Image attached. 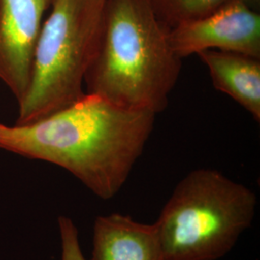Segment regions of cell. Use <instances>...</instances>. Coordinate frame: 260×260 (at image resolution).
<instances>
[{
    "mask_svg": "<svg viewBox=\"0 0 260 260\" xmlns=\"http://www.w3.org/2000/svg\"><path fill=\"white\" fill-rule=\"evenodd\" d=\"M155 116L86 93L39 121L0 122V149L63 168L107 201L125 184L152 132Z\"/></svg>",
    "mask_w": 260,
    "mask_h": 260,
    "instance_id": "6da1fadb",
    "label": "cell"
},
{
    "mask_svg": "<svg viewBox=\"0 0 260 260\" xmlns=\"http://www.w3.org/2000/svg\"><path fill=\"white\" fill-rule=\"evenodd\" d=\"M170 29L150 0H106L98 47L85 76L87 93L131 109L163 111L180 75Z\"/></svg>",
    "mask_w": 260,
    "mask_h": 260,
    "instance_id": "7a4b0ae2",
    "label": "cell"
},
{
    "mask_svg": "<svg viewBox=\"0 0 260 260\" xmlns=\"http://www.w3.org/2000/svg\"><path fill=\"white\" fill-rule=\"evenodd\" d=\"M257 199L213 169H197L175 188L155 222L161 260H218L253 221Z\"/></svg>",
    "mask_w": 260,
    "mask_h": 260,
    "instance_id": "3957f363",
    "label": "cell"
},
{
    "mask_svg": "<svg viewBox=\"0 0 260 260\" xmlns=\"http://www.w3.org/2000/svg\"><path fill=\"white\" fill-rule=\"evenodd\" d=\"M106 0H54L35 48L15 124L39 121L80 100L100 39Z\"/></svg>",
    "mask_w": 260,
    "mask_h": 260,
    "instance_id": "277c9868",
    "label": "cell"
},
{
    "mask_svg": "<svg viewBox=\"0 0 260 260\" xmlns=\"http://www.w3.org/2000/svg\"><path fill=\"white\" fill-rule=\"evenodd\" d=\"M169 41L180 59L207 49L260 58L259 12L231 0L205 17L171 28Z\"/></svg>",
    "mask_w": 260,
    "mask_h": 260,
    "instance_id": "5b68a950",
    "label": "cell"
},
{
    "mask_svg": "<svg viewBox=\"0 0 260 260\" xmlns=\"http://www.w3.org/2000/svg\"><path fill=\"white\" fill-rule=\"evenodd\" d=\"M54 0H0V79L18 103L27 92L43 19Z\"/></svg>",
    "mask_w": 260,
    "mask_h": 260,
    "instance_id": "8992f818",
    "label": "cell"
},
{
    "mask_svg": "<svg viewBox=\"0 0 260 260\" xmlns=\"http://www.w3.org/2000/svg\"><path fill=\"white\" fill-rule=\"evenodd\" d=\"M91 260H161L155 223H139L120 213L98 216Z\"/></svg>",
    "mask_w": 260,
    "mask_h": 260,
    "instance_id": "52a82bcc",
    "label": "cell"
},
{
    "mask_svg": "<svg viewBox=\"0 0 260 260\" xmlns=\"http://www.w3.org/2000/svg\"><path fill=\"white\" fill-rule=\"evenodd\" d=\"M206 66L215 88L229 94L260 121L259 58L207 49L198 53Z\"/></svg>",
    "mask_w": 260,
    "mask_h": 260,
    "instance_id": "ba28073f",
    "label": "cell"
},
{
    "mask_svg": "<svg viewBox=\"0 0 260 260\" xmlns=\"http://www.w3.org/2000/svg\"><path fill=\"white\" fill-rule=\"evenodd\" d=\"M231 0H152L158 19L169 29L185 21L201 19Z\"/></svg>",
    "mask_w": 260,
    "mask_h": 260,
    "instance_id": "9c48e42d",
    "label": "cell"
},
{
    "mask_svg": "<svg viewBox=\"0 0 260 260\" xmlns=\"http://www.w3.org/2000/svg\"><path fill=\"white\" fill-rule=\"evenodd\" d=\"M58 224L62 245V260H86L81 251L78 230L73 220L60 216Z\"/></svg>",
    "mask_w": 260,
    "mask_h": 260,
    "instance_id": "30bf717a",
    "label": "cell"
},
{
    "mask_svg": "<svg viewBox=\"0 0 260 260\" xmlns=\"http://www.w3.org/2000/svg\"><path fill=\"white\" fill-rule=\"evenodd\" d=\"M251 10L259 12L260 0H242Z\"/></svg>",
    "mask_w": 260,
    "mask_h": 260,
    "instance_id": "8fae6325",
    "label": "cell"
},
{
    "mask_svg": "<svg viewBox=\"0 0 260 260\" xmlns=\"http://www.w3.org/2000/svg\"><path fill=\"white\" fill-rule=\"evenodd\" d=\"M150 1H152V0H150Z\"/></svg>",
    "mask_w": 260,
    "mask_h": 260,
    "instance_id": "7c38bea8",
    "label": "cell"
}]
</instances>
